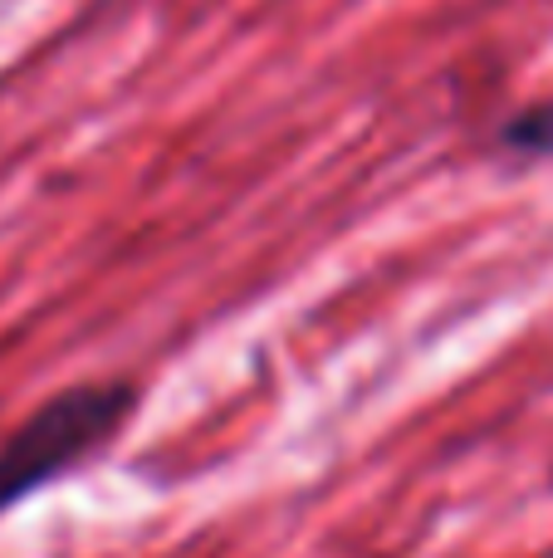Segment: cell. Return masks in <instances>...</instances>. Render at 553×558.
I'll use <instances>...</instances> for the list:
<instances>
[{"instance_id": "cell-2", "label": "cell", "mask_w": 553, "mask_h": 558, "mask_svg": "<svg viewBox=\"0 0 553 558\" xmlns=\"http://www.w3.org/2000/svg\"><path fill=\"white\" fill-rule=\"evenodd\" d=\"M505 137L515 153H529V157H553V98H539V104L519 108L515 118L505 123Z\"/></svg>"}, {"instance_id": "cell-1", "label": "cell", "mask_w": 553, "mask_h": 558, "mask_svg": "<svg viewBox=\"0 0 553 558\" xmlns=\"http://www.w3.org/2000/svg\"><path fill=\"white\" fill-rule=\"evenodd\" d=\"M133 407L137 387L113 377V383L64 387L39 412H29V422L15 426L0 446V514L59 481L84 456H94L133 416Z\"/></svg>"}]
</instances>
